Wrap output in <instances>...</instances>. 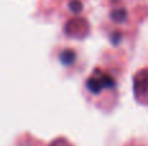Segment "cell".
<instances>
[{
    "mask_svg": "<svg viewBox=\"0 0 148 146\" xmlns=\"http://www.w3.org/2000/svg\"><path fill=\"white\" fill-rule=\"evenodd\" d=\"M114 88H117V80L114 79V76L100 67H96L92 71V75L86 80L87 92L94 96L100 95V92H103L104 89L105 92L114 91Z\"/></svg>",
    "mask_w": 148,
    "mask_h": 146,
    "instance_id": "6da1fadb",
    "label": "cell"
},
{
    "mask_svg": "<svg viewBox=\"0 0 148 146\" xmlns=\"http://www.w3.org/2000/svg\"><path fill=\"white\" fill-rule=\"evenodd\" d=\"M133 146H144L143 144H138V145H133Z\"/></svg>",
    "mask_w": 148,
    "mask_h": 146,
    "instance_id": "7a4b0ae2",
    "label": "cell"
}]
</instances>
